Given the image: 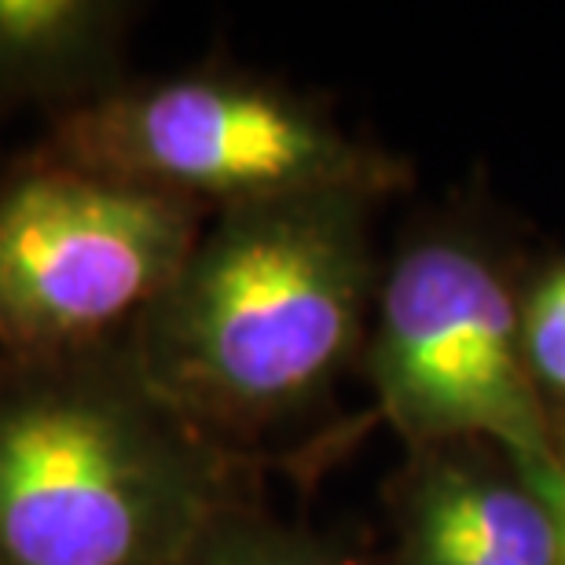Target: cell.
I'll return each mask as SVG.
<instances>
[{
	"mask_svg": "<svg viewBox=\"0 0 565 565\" xmlns=\"http://www.w3.org/2000/svg\"><path fill=\"white\" fill-rule=\"evenodd\" d=\"M137 4L126 0H0V110L60 121L129 82Z\"/></svg>",
	"mask_w": 565,
	"mask_h": 565,
	"instance_id": "cell-7",
	"label": "cell"
},
{
	"mask_svg": "<svg viewBox=\"0 0 565 565\" xmlns=\"http://www.w3.org/2000/svg\"><path fill=\"white\" fill-rule=\"evenodd\" d=\"M177 565H353L309 529L282 522L262 503L243 500L202 529Z\"/></svg>",
	"mask_w": 565,
	"mask_h": 565,
	"instance_id": "cell-8",
	"label": "cell"
},
{
	"mask_svg": "<svg viewBox=\"0 0 565 565\" xmlns=\"http://www.w3.org/2000/svg\"><path fill=\"white\" fill-rule=\"evenodd\" d=\"M206 221L184 195L30 154L0 177V356L121 345Z\"/></svg>",
	"mask_w": 565,
	"mask_h": 565,
	"instance_id": "cell-5",
	"label": "cell"
},
{
	"mask_svg": "<svg viewBox=\"0 0 565 565\" xmlns=\"http://www.w3.org/2000/svg\"><path fill=\"white\" fill-rule=\"evenodd\" d=\"M551 473L484 440L404 448L386 489V565H565Z\"/></svg>",
	"mask_w": 565,
	"mask_h": 565,
	"instance_id": "cell-6",
	"label": "cell"
},
{
	"mask_svg": "<svg viewBox=\"0 0 565 565\" xmlns=\"http://www.w3.org/2000/svg\"><path fill=\"white\" fill-rule=\"evenodd\" d=\"M33 154L184 195L210 213L342 191L386 202L412 184L404 154L356 137L320 96L243 66L129 77L52 121Z\"/></svg>",
	"mask_w": 565,
	"mask_h": 565,
	"instance_id": "cell-4",
	"label": "cell"
},
{
	"mask_svg": "<svg viewBox=\"0 0 565 565\" xmlns=\"http://www.w3.org/2000/svg\"><path fill=\"white\" fill-rule=\"evenodd\" d=\"M250 495V459L158 401L126 342L0 356V565H177Z\"/></svg>",
	"mask_w": 565,
	"mask_h": 565,
	"instance_id": "cell-2",
	"label": "cell"
},
{
	"mask_svg": "<svg viewBox=\"0 0 565 565\" xmlns=\"http://www.w3.org/2000/svg\"><path fill=\"white\" fill-rule=\"evenodd\" d=\"M551 445H555V462H558V473L565 481V408L551 419Z\"/></svg>",
	"mask_w": 565,
	"mask_h": 565,
	"instance_id": "cell-10",
	"label": "cell"
},
{
	"mask_svg": "<svg viewBox=\"0 0 565 565\" xmlns=\"http://www.w3.org/2000/svg\"><path fill=\"white\" fill-rule=\"evenodd\" d=\"M522 356L547 419H555L565 408V250L525 265Z\"/></svg>",
	"mask_w": 565,
	"mask_h": 565,
	"instance_id": "cell-9",
	"label": "cell"
},
{
	"mask_svg": "<svg viewBox=\"0 0 565 565\" xmlns=\"http://www.w3.org/2000/svg\"><path fill=\"white\" fill-rule=\"evenodd\" d=\"M379 206L342 191L210 213L126 338L154 397L239 456L320 419L364 360Z\"/></svg>",
	"mask_w": 565,
	"mask_h": 565,
	"instance_id": "cell-1",
	"label": "cell"
},
{
	"mask_svg": "<svg viewBox=\"0 0 565 565\" xmlns=\"http://www.w3.org/2000/svg\"><path fill=\"white\" fill-rule=\"evenodd\" d=\"M551 489H555V495H558L562 507H565V481H562V473H558V470L551 473Z\"/></svg>",
	"mask_w": 565,
	"mask_h": 565,
	"instance_id": "cell-11",
	"label": "cell"
},
{
	"mask_svg": "<svg viewBox=\"0 0 565 565\" xmlns=\"http://www.w3.org/2000/svg\"><path fill=\"white\" fill-rule=\"evenodd\" d=\"M525 265L473 210L419 217L382 254L360 375L404 448L484 440L536 473L558 470L522 356Z\"/></svg>",
	"mask_w": 565,
	"mask_h": 565,
	"instance_id": "cell-3",
	"label": "cell"
}]
</instances>
